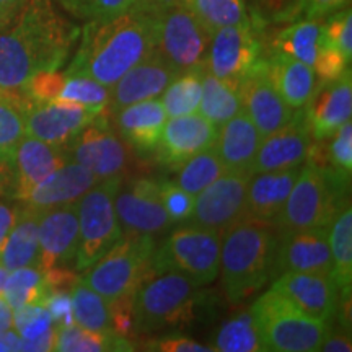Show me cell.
I'll return each instance as SVG.
<instances>
[{"label":"cell","mask_w":352,"mask_h":352,"mask_svg":"<svg viewBox=\"0 0 352 352\" xmlns=\"http://www.w3.org/2000/svg\"><path fill=\"white\" fill-rule=\"evenodd\" d=\"M78 36V26L52 0H26L0 30V88L20 90L36 72L59 70Z\"/></svg>","instance_id":"1"},{"label":"cell","mask_w":352,"mask_h":352,"mask_svg":"<svg viewBox=\"0 0 352 352\" xmlns=\"http://www.w3.org/2000/svg\"><path fill=\"white\" fill-rule=\"evenodd\" d=\"M155 51V21L151 0L109 20L88 21L80 46L65 76L90 77L111 88L127 70Z\"/></svg>","instance_id":"2"},{"label":"cell","mask_w":352,"mask_h":352,"mask_svg":"<svg viewBox=\"0 0 352 352\" xmlns=\"http://www.w3.org/2000/svg\"><path fill=\"white\" fill-rule=\"evenodd\" d=\"M277 235L271 226L241 219L223 232L220 285L230 303H240L271 280Z\"/></svg>","instance_id":"3"},{"label":"cell","mask_w":352,"mask_h":352,"mask_svg":"<svg viewBox=\"0 0 352 352\" xmlns=\"http://www.w3.org/2000/svg\"><path fill=\"white\" fill-rule=\"evenodd\" d=\"M349 175L340 173L329 165L320 166L307 162L302 165L272 227L277 232L328 228L334 217L349 204Z\"/></svg>","instance_id":"4"},{"label":"cell","mask_w":352,"mask_h":352,"mask_svg":"<svg viewBox=\"0 0 352 352\" xmlns=\"http://www.w3.org/2000/svg\"><path fill=\"white\" fill-rule=\"evenodd\" d=\"M250 311L264 351L316 352L329 329V324L303 314L274 289L259 296Z\"/></svg>","instance_id":"5"},{"label":"cell","mask_w":352,"mask_h":352,"mask_svg":"<svg viewBox=\"0 0 352 352\" xmlns=\"http://www.w3.org/2000/svg\"><path fill=\"white\" fill-rule=\"evenodd\" d=\"M155 248L153 235L124 233L94 266L83 271L80 280L108 302L132 296L153 274L151 259Z\"/></svg>","instance_id":"6"},{"label":"cell","mask_w":352,"mask_h":352,"mask_svg":"<svg viewBox=\"0 0 352 352\" xmlns=\"http://www.w3.org/2000/svg\"><path fill=\"white\" fill-rule=\"evenodd\" d=\"M223 232L192 226L176 228L157 246L151 259L153 274L178 272L196 289L215 283L220 270Z\"/></svg>","instance_id":"7"},{"label":"cell","mask_w":352,"mask_h":352,"mask_svg":"<svg viewBox=\"0 0 352 352\" xmlns=\"http://www.w3.org/2000/svg\"><path fill=\"white\" fill-rule=\"evenodd\" d=\"M196 302V287L178 272L148 276L132 294L135 334H151L188 323Z\"/></svg>","instance_id":"8"},{"label":"cell","mask_w":352,"mask_h":352,"mask_svg":"<svg viewBox=\"0 0 352 352\" xmlns=\"http://www.w3.org/2000/svg\"><path fill=\"white\" fill-rule=\"evenodd\" d=\"M155 21V51L176 72L204 69L210 34L182 0H151Z\"/></svg>","instance_id":"9"},{"label":"cell","mask_w":352,"mask_h":352,"mask_svg":"<svg viewBox=\"0 0 352 352\" xmlns=\"http://www.w3.org/2000/svg\"><path fill=\"white\" fill-rule=\"evenodd\" d=\"M121 182V176L101 179L76 202L78 248L74 267L78 272L94 266L124 235L114 209V196Z\"/></svg>","instance_id":"10"},{"label":"cell","mask_w":352,"mask_h":352,"mask_svg":"<svg viewBox=\"0 0 352 352\" xmlns=\"http://www.w3.org/2000/svg\"><path fill=\"white\" fill-rule=\"evenodd\" d=\"M258 20L223 26L210 38L204 69L220 80L239 85L261 64L263 41Z\"/></svg>","instance_id":"11"},{"label":"cell","mask_w":352,"mask_h":352,"mask_svg":"<svg viewBox=\"0 0 352 352\" xmlns=\"http://www.w3.org/2000/svg\"><path fill=\"white\" fill-rule=\"evenodd\" d=\"M108 116L103 109L63 147L67 162L85 166L100 179L122 176L131 165V147L120 138Z\"/></svg>","instance_id":"12"},{"label":"cell","mask_w":352,"mask_h":352,"mask_svg":"<svg viewBox=\"0 0 352 352\" xmlns=\"http://www.w3.org/2000/svg\"><path fill=\"white\" fill-rule=\"evenodd\" d=\"M250 178V171H226L195 196V208L184 226L226 232L245 217Z\"/></svg>","instance_id":"13"},{"label":"cell","mask_w":352,"mask_h":352,"mask_svg":"<svg viewBox=\"0 0 352 352\" xmlns=\"http://www.w3.org/2000/svg\"><path fill=\"white\" fill-rule=\"evenodd\" d=\"M114 209L124 233L155 236L173 226L162 201L158 182L147 176L121 182L114 196Z\"/></svg>","instance_id":"14"},{"label":"cell","mask_w":352,"mask_h":352,"mask_svg":"<svg viewBox=\"0 0 352 352\" xmlns=\"http://www.w3.org/2000/svg\"><path fill=\"white\" fill-rule=\"evenodd\" d=\"M331 271L328 228H302V230L279 232L276 245L271 279L284 272H321Z\"/></svg>","instance_id":"15"},{"label":"cell","mask_w":352,"mask_h":352,"mask_svg":"<svg viewBox=\"0 0 352 352\" xmlns=\"http://www.w3.org/2000/svg\"><path fill=\"white\" fill-rule=\"evenodd\" d=\"M103 109L87 108L60 100L33 103L25 113L26 135L57 147H64Z\"/></svg>","instance_id":"16"},{"label":"cell","mask_w":352,"mask_h":352,"mask_svg":"<svg viewBox=\"0 0 352 352\" xmlns=\"http://www.w3.org/2000/svg\"><path fill=\"white\" fill-rule=\"evenodd\" d=\"M176 76L178 72L168 60L158 51H153L109 88V100L104 109L113 114L139 101L158 98Z\"/></svg>","instance_id":"17"},{"label":"cell","mask_w":352,"mask_h":352,"mask_svg":"<svg viewBox=\"0 0 352 352\" xmlns=\"http://www.w3.org/2000/svg\"><path fill=\"white\" fill-rule=\"evenodd\" d=\"M217 127L199 113L168 118L157 147V160L170 168H178L197 153L212 148Z\"/></svg>","instance_id":"18"},{"label":"cell","mask_w":352,"mask_h":352,"mask_svg":"<svg viewBox=\"0 0 352 352\" xmlns=\"http://www.w3.org/2000/svg\"><path fill=\"white\" fill-rule=\"evenodd\" d=\"M310 145L311 134L305 113L303 108L296 109L287 124L263 138L253 160L252 175L302 166L307 162Z\"/></svg>","instance_id":"19"},{"label":"cell","mask_w":352,"mask_h":352,"mask_svg":"<svg viewBox=\"0 0 352 352\" xmlns=\"http://www.w3.org/2000/svg\"><path fill=\"white\" fill-rule=\"evenodd\" d=\"M239 94L243 111L258 127L263 138L272 134L292 120L296 109L280 98L266 72L264 59L245 80L239 83Z\"/></svg>","instance_id":"20"},{"label":"cell","mask_w":352,"mask_h":352,"mask_svg":"<svg viewBox=\"0 0 352 352\" xmlns=\"http://www.w3.org/2000/svg\"><path fill=\"white\" fill-rule=\"evenodd\" d=\"M39 256L41 271L74 264L78 248L77 206H60L41 212L38 223Z\"/></svg>","instance_id":"21"},{"label":"cell","mask_w":352,"mask_h":352,"mask_svg":"<svg viewBox=\"0 0 352 352\" xmlns=\"http://www.w3.org/2000/svg\"><path fill=\"white\" fill-rule=\"evenodd\" d=\"M311 318L333 324L340 290L328 274L321 272H284L276 277L272 287Z\"/></svg>","instance_id":"22"},{"label":"cell","mask_w":352,"mask_h":352,"mask_svg":"<svg viewBox=\"0 0 352 352\" xmlns=\"http://www.w3.org/2000/svg\"><path fill=\"white\" fill-rule=\"evenodd\" d=\"M311 139L328 140L352 116L351 70L331 83H318L315 94L303 107Z\"/></svg>","instance_id":"23"},{"label":"cell","mask_w":352,"mask_h":352,"mask_svg":"<svg viewBox=\"0 0 352 352\" xmlns=\"http://www.w3.org/2000/svg\"><path fill=\"white\" fill-rule=\"evenodd\" d=\"M114 124L120 138L129 145L131 151L142 157L157 152L162 132L168 120L164 103L158 98L139 101L113 113Z\"/></svg>","instance_id":"24"},{"label":"cell","mask_w":352,"mask_h":352,"mask_svg":"<svg viewBox=\"0 0 352 352\" xmlns=\"http://www.w3.org/2000/svg\"><path fill=\"white\" fill-rule=\"evenodd\" d=\"M65 162L67 158L63 147L46 144L32 135H25L12 152V164L15 171L13 199L23 202L43 179L60 168Z\"/></svg>","instance_id":"25"},{"label":"cell","mask_w":352,"mask_h":352,"mask_svg":"<svg viewBox=\"0 0 352 352\" xmlns=\"http://www.w3.org/2000/svg\"><path fill=\"white\" fill-rule=\"evenodd\" d=\"M101 179L85 166L76 162L65 164L43 179L28 197L21 202L26 208L44 212L47 209L60 208V206L76 204L88 189H91Z\"/></svg>","instance_id":"26"},{"label":"cell","mask_w":352,"mask_h":352,"mask_svg":"<svg viewBox=\"0 0 352 352\" xmlns=\"http://www.w3.org/2000/svg\"><path fill=\"white\" fill-rule=\"evenodd\" d=\"M302 166L287 170L263 171L252 175L246 189L245 217L253 222L271 226L284 208Z\"/></svg>","instance_id":"27"},{"label":"cell","mask_w":352,"mask_h":352,"mask_svg":"<svg viewBox=\"0 0 352 352\" xmlns=\"http://www.w3.org/2000/svg\"><path fill=\"white\" fill-rule=\"evenodd\" d=\"M263 135L259 134L258 127L243 111H240L219 127L214 148L227 170L252 173L253 160Z\"/></svg>","instance_id":"28"},{"label":"cell","mask_w":352,"mask_h":352,"mask_svg":"<svg viewBox=\"0 0 352 352\" xmlns=\"http://www.w3.org/2000/svg\"><path fill=\"white\" fill-rule=\"evenodd\" d=\"M264 64L280 98L292 109L305 107L318 87L314 67L279 52H272L271 57H264Z\"/></svg>","instance_id":"29"},{"label":"cell","mask_w":352,"mask_h":352,"mask_svg":"<svg viewBox=\"0 0 352 352\" xmlns=\"http://www.w3.org/2000/svg\"><path fill=\"white\" fill-rule=\"evenodd\" d=\"M39 217H41V212L23 206L15 227L12 228L10 235L0 250V264L7 271L38 264Z\"/></svg>","instance_id":"30"},{"label":"cell","mask_w":352,"mask_h":352,"mask_svg":"<svg viewBox=\"0 0 352 352\" xmlns=\"http://www.w3.org/2000/svg\"><path fill=\"white\" fill-rule=\"evenodd\" d=\"M201 82L202 94L197 111L219 129L223 122L241 111L239 85L220 80L206 69L201 72Z\"/></svg>","instance_id":"31"},{"label":"cell","mask_w":352,"mask_h":352,"mask_svg":"<svg viewBox=\"0 0 352 352\" xmlns=\"http://www.w3.org/2000/svg\"><path fill=\"white\" fill-rule=\"evenodd\" d=\"M331 271L329 277L338 290H351L352 285V210L347 204L328 227Z\"/></svg>","instance_id":"32"},{"label":"cell","mask_w":352,"mask_h":352,"mask_svg":"<svg viewBox=\"0 0 352 352\" xmlns=\"http://www.w3.org/2000/svg\"><path fill=\"white\" fill-rule=\"evenodd\" d=\"M321 39H323V23L318 20H300L297 23L280 30L272 39V52L294 57L314 67L318 54Z\"/></svg>","instance_id":"33"},{"label":"cell","mask_w":352,"mask_h":352,"mask_svg":"<svg viewBox=\"0 0 352 352\" xmlns=\"http://www.w3.org/2000/svg\"><path fill=\"white\" fill-rule=\"evenodd\" d=\"M59 352H104L134 351L127 338L114 333H96L72 323L67 327H54V346Z\"/></svg>","instance_id":"34"},{"label":"cell","mask_w":352,"mask_h":352,"mask_svg":"<svg viewBox=\"0 0 352 352\" xmlns=\"http://www.w3.org/2000/svg\"><path fill=\"white\" fill-rule=\"evenodd\" d=\"M33 101L21 90L0 88V155H12L26 135L25 113Z\"/></svg>","instance_id":"35"},{"label":"cell","mask_w":352,"mask_h":352,"mask_svg":"<svg viewBox=\"0 0 352 352\" xmlns=\"http://www.w3.org/2000/svg\"><path fill=\"white\" fill-rule=\"evenodd\" d=\"M72 297L74 323L96 333H113L111 308L109 302L85 283H78L70 289Z\"/></svg>","instance_id":"36"},{"label":"cell","mask_w":352,"mask_h":352,"mask_svg":"<svg viewBox=\"0 0 352 352\" xmlns=\"http://www.w3.org/2000/svg\"><path fill=\"white\" fill-rule=\"evenodd\" d=\"M50 292L44 272L36 266H26L8 271L2 296L16 310L26 305H43Z\"/></svg>","instance_id":"37"},{"label":"cell","mask_w":352,"mask_h":352,"mask_svg":"<svg viewBox=\"0 0 352 352\" xmlns=\"http://www.w3.org/2000/svg\"><path fill=\"white\" fill-rule=\"evenodd\" d=\"M212 351L217 352H263L264 347L252 311H239L215 333Z\"/></svg>","instance_id":"38"},{"label":"cell","mask_w":352,"mask_h":352,"mask_svg":"<svg viewBox=\"0 0 352 352\" xmlns=\"http://www.w3.org/2000/svg\"><path fill=\"white\" fill-rule=\"evenodd\" d=\"M226 171L228 170L212 147L191 157L182 166H178V175L173 182L189 195L196 196Z\"/></svg>","instance_id":"39"},{"label":"cell","mask_w":352,"mask_h":352,"mask_svg":"<svg viewBox=\"0 0 352 352\" xmlns=\"http://www.w3.org/2000/svg\"><path fill=\"white\" fill-rule=\"evenodd\" d=\"M201 25L212 34L223 26L241 23L250 19L245 0H182Z\"/></svg>","instance_id":"40"},{"label":"cell","mask_w":352,"mask_h":352,"mask_svg":"<svg viewBox=\"0 0 352 352\" xmlns=\"http://www.w3.org/2000/svg\"><path fill=\"white\" fill-rule=\"evenodd\" d=\"M201 70L186 72L176 76L165 91L162 94V103L168 118L186 116V114L197 113L202 94Z\"/></svg>","instance_id":"41"},{"label":"cell","mask_w":352,"mask_h":352,"mask_svg":"<svg viewBox=\"0 0 352 352\" xmlns=\"http://www.w3.org/2000/svg\"><path fill=\"white\" fill-rule=\"evenodd\" d=\"M60 101L77 103L87 108L103 109L107 108L109 100V87L94 80L90 77L80 76H65V83L60 91Z\"/></svg>","instance_id":"42"},{"label":"cell","mask_w":352,"mask_h":352,"mask_svg":"<svg viewBox=\"0 0 352 352\" xmlns=\"http://www.w3.org/2000/svg\"><path fill=\"white\" fill-rule=\"evenodd\" d=\"M65 12L78 20H109L121 15L138 3V0H57Z\"/></svg>","instance_id":"43"},{"label":"cell","mask_w":352,"mask_h":352,"mask_svg":"<svg viewBox=\"0 0 352 352\" xmlns=\"http://www.w3.org/2000/svg\"><path fill=\"white\" fill-rule=\"evenodd\" d=\"M13 329L21 340H36L54 329V321L44 305H26L13 310Z\"/></svg>","instance_id":"44"},{"label":"cell","mask_w":352,"mask_h":352,"mask_svg":"<svg viewBox=\"0 0 352 352\" xmlns=\"http://www.w3.org/2000/svg\"><path fill=\"white\" fill-rule=\"evenodd\" d=\"M351 60L334 44L323 36L318 54L314 63V70L318 83H331L341 78L349 70Z\"/></svg>","instance_id":"45"},{"label":"cell","mask_w":352,"mask_h":352,"mask_svg":"<svg viewBox=\"0 0 352 352\" xmlns=\"http://www.w3.org/2000/svg\"><path fill=\"white\" fill-rule=\"evenodd\" d=\"M65 83V74L59 70H41L26 80L20 88L33 103H47L59 98Z\"/></svg>","instance_id":"46"},{"label":"cell","mask_w":352,"mask_h":352,"mask_svg":"<svg viewBox=\"0 0 352 352\" xmlns=\"http://www.w3.org/2000/svg\"><path fill=\"white\" fill-rule=\"evenodd\" d=\"M158 186L171 223L175 226V223L186 222L195 208V196L189 195L171 179H158Z\"/></svg>","instance_id":"47"},{"label":"cell","mask_w":352,"mask_h":352,"mask_svg":"<svg viewBox=\"0 0 352 352\" xmlns=\"http://www.w3.org/2000/svg\"><path fill=\"white\" fill-rule=\"evenodd\" d=\"M327 145V164L340 173L349 175L352 170V124L347 121L338 129Z\"/></svg>","instance_id":"48"},{"label":"cell","mask_w":352,"mask_h":352,"mask_svg":"<svg viewBox=\"0 0 352 352\" xmlns=\"http://www.w3.org/2000/svg\"><path fill=\"white\" fill-rule=\"evenodd\" d=\"M323 36L340 50L347 59L352 57V13L351 8L329 16L323 25Z\"/></svg>","instance_id":"49"},{"label":"cell","mask_w":352,"mask_h":352,"mask_svg":"<svg viewBox=\"0 0 352 352\" xmlns=\"http://www.w3.org/2000/svg\"><path fill=\"white\" fill-rule=\"evenodd\" d=\"M254 16L259 21H290L300 19L302 0H252Z\"/></svg>","instance_id":"50"},{"label":"cell","mask_w":352,"mask_h":352,"mask_svg":"<svg viewBox=\"0 0 352 352\" xmlns=\"http://www.w3.org/2000/svg\"><path fill=\"white\" fill-rule=\"evenodd\" d=\"M144 349L160 352H212V347L201 344L191 338H184L182 334H166L147 341Z\"/></svg>","instance_id":"51"},{"label":"cell","mask_w":352,"mask_h":352,"mask_svg":"<svg viewBox=\"0 0 352 352\" xmlns=\"http://www.w3.org/2000/svg\"><path fill=\"white\" fill-rule=\"evenodd\" d=\"M43 305L50 311L54 327H67L74 323L70 290H51Z\"/></svg>","instance_id":"52"},{"label":"cell","mask_w":352,"mask_h":352,"mask_svg":"<svg viewBox=\"0 0 352 352\" xmlns=\"http://www.w3.org/2000/svg\"><path fill=\"white\" fill-rule=\"evenodd\" d=\"M111 308V329L114 334L129 338L135 334L134 315H132V296L109 302Z\"/></svg>","instance_id":"53"},{"label":"cell","mask_w":352,"mask_h":352,"mask_svg":"<svg viewBox=\"0 0 352 352\" xmlns=\"http://www.w3.org/2000/svg\"><path fill=\"white\" fill-rule=\"evenodd\" d=\"M23 204L13 197H0V250L19 220Z\"/></svg>","instance_id":"54"},{"label":"cell","mask_w":352,"mask_h":352,"mask_svg":"<svg viewBox=\"0 0 352 352\" xmlns=\"http://www.w3.org/2000/svg\"><path fill=\"white\" fill-rule=\"evenodd\" d=\"M347 3H349V0H302L300 16L310 20H320L323 16L331 15L333 12L341 10Z\"/></svg>","instance_id":"55"},{"label":"cell","mask_w":352,"mask_h":352,"mask_svg":"<svg viewBox=\"0 0 352 352\" xmlns=\"http://www.w3.org/2000/svg\"><path fill=\"white\" fill-rule=\"evenodd\" d=\"M320 351L323 352H351L352 342H351V333L349 329L341 327V324H329L328 334L324 341L321 342Z\"/></svg>","instance_id":"56"},{"label":"cell","mask_w":352,"mask_h":352,"mask_svg":"<svg viewBox=\"0 0 352 352\" xmlns=\"http://www.w3.org/2000/svg\"><path fill=\"white\" fill-rule=\"evenodd\" d=\"M15 191V171L12 155H0V197H13Z\"/></svg>","instance_id":"57"},{"label":"cell","mask_w":352,"mask_h":352,"mask_svg":"<svg viewBox=\"0 0 352 352\" xmlns=\"http://www.w3.org/2000/svg\"><path fill=\"white\" fill-rule=\"evenodd\" d=\"M26 0H0V21L7 26Z\"/></svg>","instance_id":"58"},{"label":"cell","mask_w":352,"mask_h":352,"mask_svg":"<svg viewBox=\"0 0 352 352\" xmlns=\"http://www.w3.org/2000/svg\"><path fill=\"white\" fill-rule=\"evenodd\" d=\"M13 329V308L0 296V334Z\"/></svg>","instance_id":"59"},{"label":"cell","mask_w":352,"mask_h":352,"mask_svg":"<svg viewBox=\"0 0 352 352\" xmlns=\"http://www.w3.org/2000/svg\"><path fill=\"white\" fill-rule=\"evenodd\" d=\"M20 346V336L15 329L0 334V352H10L19 351Z\"/></svg>","instance_id":"60"},{"label":"cell","mask_w":352,"mask_h":352,"mask_svg":"<svg viewBox=\"0 0 352 352\" xmlns=\"http://www.w3.org/2000/svg\"><path fill=\"white\" fill-rule=\"evenodd\" d=\"M7 276H8V271L2 266V264H0V296H2V294H3V287H6Z\"/></svg>","instance_id":"61"},{"label":"cell","mask_w":352,"mask_h":352,"mask_svg":"<svg viewBox=\"0 0 352 352\" xmlns=\"http://www.w3.org/2000/svg\"><path fill=\"white\" fill-rule=\"evenodd\" d=\"M3 28H6V25H3L2 21H0V30H3Z\"/></svg>","instance_id":"62"}]
</instances>
